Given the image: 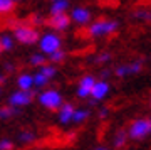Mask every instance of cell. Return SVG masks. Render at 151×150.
I'll return each mask as SVG.
<instances>
[{"instance_id": "7", "label": "cell", "mask_w": 151, "mask_h": 150, "mask_svg": "<svg viewBox=\"0 0 151 150\" xmlns=\"http://www.w3.org/2000/svg\"><path fill=\"white\" fill-rule=\"evenodd\" d=\"M69 17H70V22H74L77 25H87L92 20V12L87 7L77 5V7H72Z\"/></svg>"}, {"instance_id": "35", "label": "cell", "mask_w": 151, "mask_h": 150, "mask_svg": "<svg viewBox=\"0 0 151 150\" xmlns=\"http://www.w3.org/2000/svg\"><path fill=\"white\" fill-rule=\"evenodd\" d=\"M2 52H4V51H2V46H0V54H2Z\"/></svg>"}, {"instance_id": "5", "label": "cell", "mask_w": 151, "mask_h": 150, "mask_svg": "<svg viewBox=\"0 0 151 150\" xmlns=\"http://www.w3.org/2000/svg\"><path fill=\"white\" fill-rule=\"evenodd\" d=\"M128 137L134 142H139V140H145L148 135L151 133V123L148 118H136L133 120L128 128Z\"/></svg>"}, {"instance_id": "28", "label": "cell", "mask_w": 151, "mask_h": 150, "mask_svg": "<svg viewBox=\"0 0 151 150\" xmlns=\"http://www.w3.org/2000/svg\"><path fill=\"white\" fill-rule=\"evenodd\" d=\"M14 142L10 138H0V150H12Z\"/></svg>"}, {"instance_id": "38", "label": "cell", "mask_w": 151, "mask_h": 150, "mask_svg": "<svg viewBox=\"0 0 151 150\" xmlns=\"http://www.w3.org/2000/svg\"><path fill=\"white\" fill-rule=\"evenodd\" d=\"M150 123H151V120H150Z\"/></svg>"}, {"instance_id": "32", "label": "cell", "mask_w": 151, "mask_h": 150, "mask_svg": "<svg viewBox=\"0 0 151 150\" xmlns=\"http://www.w3.org/2000/svg\"><path fill=\"white\" fill-rule=\"evenodd\" d=\"M7 83V74L5 73H2V71H0V86H4Z\"/></svg>"}, {"instance_id": "2", "label": "cell", "mask_w": 151, "mask_h": 150, "mask_svg": "<svg viewBox=\"0 0 151 150\" xmlns=\"http://www.w3.org/2000/svg\"><path fill=\"white\" fill-rule=\"evenodd\" d=\"M119 22L113 20V19H99V20L91 22V25L87 27V36L92 39L99 37H108L111 34L118 32Z\"/></svg>"}, {"instance_id": "30", "label": "cell", "mask_w": 151, "mask_h": 150, "mask_svg": "<svg viewBox=\"0 0 151 150\" xmlns=\"http://www.w3.org/2000/svg\"><path fill=\"white\" fill-rule=\"evenodd\" d=\"M108 115H109V108H101V110H99V118H101V120H104V118H108Z\"/></svg>"}, {"instance_id": "17", "label": "cell", "mask_w": 151, "mask_h": 150, "mask_svg": "<svg viewBox=\"0 0 151 150\" xmlns=\"http://www.w3.org/2000/svg\"><path fill=\"white\" fill-rule=\"evenodd\" d=\"M44 64H47V58H45L44 54H40V52H34L32 56L29 58V66H32V68H35V69L42 68Z\"/></svg>"}, {"instance_id": "20", "label": "cell", "mask_w": 151, "mask_h": 150, "mask_svg": "<svg viewBox=\"0 0 151 150\" xmlns=\"http://www.w3.org/2000/svg\"><path fill=\"white\" fill-rule=\"evenodd\" d=\"M128 142V133H126V130H118L116 135H114V140H113V145L114 149H123L124 145Z\"/></svg>"}, {"instance_id": "19", "label": "cell", "mask_w": 151, "mask_h": 150, "mask_svg": "<svg viewBox=\"0 0 151 150\" xmlns=\"http://www.w3.org/2000/svg\"><path fill=\"white\" fill-rule=\"evenodd\" d=\"M17 138H19V142H20L22 145H29V143H34V142L37 140V135L34 133L32 130H22Z\"/></svg>"}, {"instance_id": "8", "label": "cell", "mask_w": 151, "mask_h": 150, "mask_svg": "<svg viewBox=\"0 0 151 150\" xmlns=\"http://www.w3.org/2000/svg\"><path fill=\"white\" fill-rule=\"evenodd\" d=\"M143 64H145L143 59H138V61L128 63V64H119L118 68L114 69V74L118 76V78H126V76L139 74L141 71H143Z\"/></svg>"}, {"instance_id": "1", "label": "cell", "mask_w": 151, "mask_h": 150, "mask_svg": "<svg viewBox=\"0 0 151 150\" xmlns=\"http://www.w3.org/2000/svg\"><path fill=\"white\" fill-rule=\"evenodd\" d=\"M12 37L14 41L24 46H34L39 42L40 32L37 27H32L30 24L24 22H12Z\"/></svg>"}, {"instance_id": "33", "label": "cell", "mask_w": 151, "mask_h": 150, "mask_svg": "<svg viewBox=\"0 0 151 150\" xmlns=\"http://www.w3.org/2000/svg\"><path fill=\"white\" fill-rule=\"evenodd\" d=\"M96 150H109V149H106V147H97Z\"/></svg>"}, {"instance_id": "31", "label": "cell", "mask_w": 151, "mask_h": 150, "mask_svg": "<svg viewBox=\"0 0 151 150\" xmlns=\"http://www.w3.org/2000/svg\"><path fill=\"white\" fill-rule=\"evenodd\" d=\"M109 74H111V71H109V69H103V71H101V79H103V81H108Z\"/></svg>"}, {"instance_id": "29", "label": "cell", "mask_w": 151, "mask_h": 150, "mask_svg": "<svg viewBox=\"0 0 151 150\" xmlns=\"http://www.w3.org/2000/svg\"><path fill=\"white\" fill-rule=\"evenodd\" d=\"M17 66L14 64V63H4V71L2 73H5V74H12L14 71H15Z\"/></svg>"}, {"instance_id": "37", "label": "cell", "mask_w": 151, "mask_h": 150, "mask_svg": "<svg viewBox=\"0 0 151 150\" xmlns=\"http://www.w3.org/2000/svg\"><path fill=\"white\" fill-rule=\"evenodd\" d=\"M0 93H2V88H0Z\"/></svg>"}, {"instance_id": "6", "label": "cell", "mask_w": 151, "mask_h": 150, "mask_svg": "<svg viewBox=\"0 0 151 150\" xmlns=\"http://www.w3.org/2000/svg\"><path fill=\"white\" fill-rule=\"evenodd\" d=\"M35 98H37L35 90H30V91L17 90V91H14V93L9 95V98H7V106L15 108V110H20V108H24V106H29Z\"/></svg>"}, {"instance_id": "26", "label": "cell", "mask_w": 151, "mask_h": 150, "mask_svg": "<svg viewBox=\"0 0 151 150\" xmlns=\"http://www.w3.org/2000/svg\"><path fill=\"white\" fill-rule=\"evenodd\" d=\"M111 52H108V51H104V52H99L96 56V59H94V63L96 64H106V63H109L111 61Z\"/></svg>"}, {"instance_id": "15", "label": "cell", "mask_w": 151, "mask_h": 150, "mask_svg": "<svg viewBox=\"0 0 151 150\" xmlns=\"http://www.w3.org/2000/svg\"><path fill=\"white\" fill-rule=\"evenodd\" d=\"M0 46H2V51L10 52L12 49L15 47V41H14V37H12V34H9V32L0 34Z\"/></svg>"}, {"instance_id": "39", "label": "cell", "mask_w": 151, "mask_h": 150, "mask_svg": "<svg viewBox=\"0 0 151 150\" xmlns=\"http://www.w3.org/2000/svg\"><path fill=\"white\" fill-rule=\"evenodd\" d=\"M50 2H52V0H50Z\"/></svg>"}, {"instance_id": "22", "label": "cell", "mask_w": 151, "mask_h": 150, "mask_svg": "<svg viewBox=\"0 0 151 150\" xmlns=\"http://www.w3.org/2000/svg\"><path fill=\"white\" fill-rule=\"evenodd\" d=\"M133 19L143 22H151V9H138L133 12Z\"/></svg>"}, {"instance_id": "34", "label": "cell", "mask_w": 151, "mask_h": 150, "mask_svg": "<svg viewBox=\"0 0 151 150\" xmlns=\"http://www.w3.org/2000/svg\"><path fill=\"white\" fill-rule=\"evenodd\" d=\"M10 2H14V4H17V2H20V0H10Z\"/></svg>"}, {"instance_id": "11", "label": "cell", "mask_w": 151, "mask_h": 150, "mask_svg": "<svg viewBox=\"0 0 151 150\" xmlns=\"http://www.w3.org/2000/svg\"><path fill=\"white\" fill-rule=\"evenodd\" d=\"M109 91H111V84H109V81L97 79L96 83H94V86H92V90H91L92 101H94V103L103 101L104 98L109 95Z\"/></svg>"}, {"instance_id": "21", "label": "cell", "mask_w": 151, "mask_h": 150, "mask_svg": "<svg viewBox=\"0 0 151 150\" xmlns=\"http://www.w3.org/2000/svg\"><path fill=\"white\" fill-rule=\"evenodd\" d=\"M32 76H34V90H44L49 84V79L44 74H40L39 71H35Z\"/></svg>"}, {"instance_id": "25", "label": "cell", "mask_w": 151, "mask_h": 150, "mask_svg": "<svg viewBox=\"0 0 151 150\" xmlns=\"http://www.w3.org/2000/svg\"><path fill=\"white\" fill-rule=\"evenodd\" d=\"M15 10V4L10 0H0V15H7Z\"/></svg>"}, {"instance_id": "3", "label": "cell", "mask_w": 151, "mask_h": 150, "mask_svg": "<svg viewBox=\"0 0 151 150\" xmlns=\"http://www.w3.org/2000/svg\"><path fill=\"white\" fill-rule=\"evenodd\" d=\"M37 101L42 105L45 110H50V111H59V108L62 106L64 103V96L59 90L55 88H45L37 95Z\"/></svg>"}, {"instance_id": "12", "label": "cell", "mask_w": 151, "mask_h": 150, "mask_svg": "<svg viewBox=\"0 0 151 150\" xmlns=\"http://www.w3.org/2000/svg\"><path fill=\"white\" fill-rule=\"evenodd\" d=\"M76 111V106L72 105L70 101H64L62 103V106L59 108V123L60 125H67L72 122V115Z\"/></svg>"}, {"instance_id": "14", "label": "cell", "mask_w": 151, "mask_h": 150, "mask_svg": "<svg viewBox=\"0 0 151 150\" xmlns=\"http://www.w3.org/2000/svg\"><path fill=\"white\" fill-rule=\"evenodd\" d=\"M17 86L22 91H30L34 90V76L30 73H20L17 76Z\"/></svg>"}, {"instance_id": "13", "label": "cell", "mask_w": 151, "mask_h": 150, "mask_svg": "<svg viewBox=\"0 0 151 150\" xmlns=\"http://www.w3.org/2000/svg\"><path fill=\"white\" fill-rule=\"evenodd\" d=\"M70 5V0H52L50 2V9H49V14L52 15H60V14H67Z\"/></svg>"}, {"instance_id": "23", "label": "cell", "mask_w": 151, "mask_h": 150, "mask_svg": "<svg viewBox=\"0 0 151 150\" xmlns=\"http://www.w3.org/2000/svg\"><path fill=\"white\" fill-rule=\"evenodd\" d=\"M65 58H67V52H65L64 49H59L57 52H54V54H50L47 58V61L50 63V64H59V63H64L65 61Z\"/></svg>"}, {"instance_id": "4", "label": "cell", "mask_w": 151, "mask_h": 150, "mask_svg": "<svg viewBox=\"0 0 151 150\" xmlns=\"http://www.w3.org/2000/svg\"><path fill=\"white\" fill-rule=\"evenodd\" d=\"M37 44H39V49H40V54H44L45 58H49L50 54H54L59 49H62V37L57 32L49 31V32L40 34Z\"/></svg>"}, {"instance_id": "16", "label": "cell", "mask_w": 151, "mask_h": 150, "mask_svg": "<svg viewBox=\"0 0 151 150\" xmlns=\"http://www.w3.org/2000/svg\"><path fill=\"white\" fill-rule=\"evenodd\" d=\"M89 115H91V111L87 108H76L74 115H72V123H76V125L84 123L87 118H89Z\"/></svg>"}, {"instance_id": "24", "label": "cell", "mask_w": 151, "mask_h": 150, "mask_svg": "<svg viewBox=\"0 0 151 150\" xmlns=\"http://www.w3.org/2000/svg\"><path fill=\"white\" fill-rule=\"evenodd\" d=\"M19 113H20V110H15L10 106H0V120H10V118L17 117Z\"/></svg>"}, {"instance_id": "9", "label": "cell", "mask_w": 151, "mask_h": 150, "mask_svg": "<svg viewBox=\"0 0 151 150\" xmlns=\"http://www.w3.org/2000/svg\"><path fill=\"white\" fill-rule=\"evenodd\" d=\"M96 78L92 74H84L79 79V84H77V90H76V95H77V98H81V100H86V98L91 96V90L92 86H94V83H96Z\"/></svg>"}, {"instance_id": "27", "label": "cell", "mask_w": 151, "mask_h": 150, "mask_svg": "<svg viewBox=\"0 0 151 150\" xmlns=\"http://www.w3.org/2000/svg\"><path fill=\"white\" fill-rule=\"evenodd\" d=\"M30 25L35 27V25H44L45 24V19H44V15H40V14H34L32 17H30Z\"/></svg>"}, {"instance_id": "18", "label": "cell", "mask_w": 151, "mask_h": 150, "mask_svg": "<svg viewBox=\"0 0 151 150\" xmlns=\"http://www.w3.org/2000/svg\"><path fill=\"white\" fill-rule=\"evenodd\" d=\"M39 73L40 74H44L45 78H47L49 81H52L57 76V66H54V64H50V63H47V64H44L42 68H39Z\"/></svg>"}, {"instance_id": "36", "label": "cell", "mask_w": 151, "mask_h": 150, "mask_svg": "<svg viewBox=\"0 0 151 150\" xmlns=\"http://www.w3.org/2000/svg\"><path fill=\"white\" fill-rule=\"evenodd\" d=\"M150 106H151V100H150Z\"/></svg>"}, {"instance_id": "10", "label": "cell", "mask_w": 151, "mask_h": 150, "mask_svg": "<svg viewBox=\"0 0 151 150\" xmlns=\"http://www.w3.org/2000/svg\"><path fill=\"white\" fill-rule=\"evenodd\" d=\"M50 29H52V32L57 31V32H62V31H67L70 27V17L69 14H60V15H52L49 17L47 20H45Z\"/></svg>"}]
</instances>
